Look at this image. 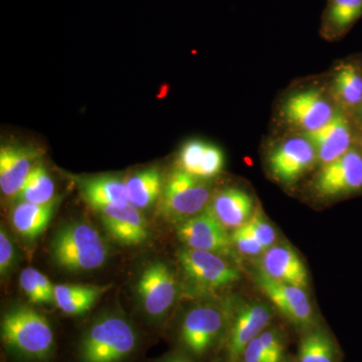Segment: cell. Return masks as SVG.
Wrapping results in <instances>:
<instances>
[{
    "mask_svg": "<svg viewBox=\"0 0 362 362\" xmlns=\"http://www.w3.org/2000/svg\"><path fill=\"white\" fill-rule=\"evenodd\" d=\"M54 263L66 271H92L107 259V247L99 233L87 223H69L57 232L52 242Z\"/></svg>",
    "mask_w": 362,
    "mask_h": 362,
    "instance_id": "6da1fadb",
    "label": "cell"
},
{
    "mask_svg": "<svg viewBox=\"0 0 362 362\" xmlns=\"http://www.w3.org/2000/svg\"><path fill=\"white\" fill-rule=\"evenodd\" d=\"M1 338L16 354L30 359H44L54 347V331L49 320L28 307H16L1 320Z\"/></svg>",
    "mask_w": 362,
    "mask_h": 362,
    "instance_id": "7a4b0ae2",
    "label": "cell"
},
{
    "mask_svg": "<svg viewBox=\"0 0 362 362\" xmlns=\"http://www.w3.org/2000/svg\"><path fill=\"white\" fill-rule=\"evenodd\" d=\"M135 330L125 319L107 316L90 325L80 344L82 362H121L134 350Z\"/></svg>",
    "mask_w": 362,
    "mask_h": 362,
    "instance_id": "3957f363",
    "label": "cell"
},
{
    "mask_svg": "<svg viewBox=\"0 0 362 362\" xmlns=\"http://www.w3.org/2000/svg\"><path fill=\"white\" fill-rule=\"evenodd\" d=\"M211 192L199 178L183 170L175 171L168 178L163 195L161 209L173 218L194 216L206 206Z\"/></svg>",
    "mask_w": 362,
    "mask_h": 362,
    "instance_id": "277c9868",
    "label": "cell"
},
{
    "mask_svg": "<svg viewBox=\"0 0 362 362\" xmlns=\"http://www.w3.org/2000/svg\"><path fill=\"white\" fill-rule=\"evenodd\" d=\"M178 261L187 277L202 287H226L240 279L239 272L214 252L187 247L178 252Z\"/></svg>",
    "mask_w": 362,
    "mask_h": 362,
    "instance_id": "5b68a950",
    "label": "cell"
},
{
    "mask_svg": "<svg viewBox=\"0 0 362 362\" xmlns=\"http://www.w3.org/2000/svg\"><path fill=\"white\" fill-rule=\"evenodd\" d=\"M317 194L335 197L362 188V154L350 149L337 160L325 164L314 182Z\"/></svg>",
    "mask_w": 362,
    "mask_h": 362,
    "instance_id": "8992f818",
    "label": "cell"
},
{
    "mask_svg": "<svg viewBox=\"0 0 362 362\" xmlns=\"http://www.w3.org/2000/svg\"><path fill=\"white\" fill-rule=\"evenodd\" d=\"M256 282L272 303L293 324L299 327L310 325L313 309L304 289L275 280L262 271L257 273Z\"/></svg>",
    "mask_w": 362,
    "mask_h": 362,
    "instance_id": "52a82bcc",
    "label": "cell"
},
{
    "mask_svg": "<svg viewBox=\"0 0 362 362\" xmlns=\"http://www.w3.org/2000/svg\"><path fill=\"white\" fill-rule=\"evenodd\" d=\"M177 235L187 247L214 254H228L233 247L232 238L209 209L181 223Z\"/></svg>",
    "mask_w": 362,
    "mask_h": 362,
    "instance_id": "ba28073f",
    "label": "cell"
},
{
    "mask_svg": "<svg viewBox=\"0 0 362 362\" xmlns=\"http://www.w3.org/2000/svg\"><path fill=\"white\" fill-rule=\"evenodd\" d=\"M137 292L143 308L150 316L165 314L176 298V283L173 273L163 263L150 264L140 276Z\"/></svg>",
    "mask_w": 362,
    "mask_h": 362,
    "instance_id": "9c48e42d",
    "label": "cell"
},
{
    "mask_svg": "<svg viewBox=\"0 0 362 362\" xmlns=\"http://www.w3.org/2000/svg\"><path fill=\"white\" fill-rule=\"evenodd\" d=\"M332 105L317 90L295 93L282 108L284 120L305 133L319 129L335 115Z\"/></svg>",
    "mask_w": 362,
    "mask_h": 362,
    "instance_id": "30bf717a",
    "label": "cell"
},
{
    "mask_svg": "<svg viewBox=\"0 0 362 362\" xmlns=\"http://www.w3.org/2000/svg\"><path fill=\"white\" fill-rule=\"evenodd\" d=\"M317 159L315 149L306 137H293L272 150L269 166L282 182H294L305 175Z\"/></svg>",
    "mask_w": 362,
    "mask_h": 362,
    "instance_id": "8fae6325",
    "label": "cell"
},
{
    "mask_svg": "<svg viewBox=\"0 0 362 362\" xmlns=\"http://www.w3.org/2000/svg\"><path fill=\"white\" fill-rule=\"evenodd\" d=\"M107 232L120 244L134 246L148 238L146 221L130 202L110 204L96 209Z\"/></svg>",
    "mask_w": 362,
    "mask_h": 362,
    "instance_id": "7c38bea8",
    "label": "cell"
},
{
    "mask_svg": "<svg viewBox=\"0 0 362 362\" xmlns=\"http://www.w3.org/2000/svg\"><path fill=\"white\" fill-rule=\"evenodd\" d=\"M223 325V314L211 306L197 307L188 312L181 326V340L188 350L201 354L211 349Z\"/></svg>",
    "mask_w": 362,
    "mask_h": 362,
    "instance_id": "4fadbf2b",
    "label": "cell"
},
{
    "mask_svg": "<svg viewBox=\"0 0 362 362\" xmlns=\"http://www.w3.org/2000/svg\"><path fill=\"white\" fill-rule=\"evenodd\" d=\"M315 149L317 159L325 165L346 153L351 146V130L341 114H335L329 122L319 129L305 133Z\"/></svg>",
    "mask_w": 362,
    "mask_h": 362,
    "instance_id": "5bb4252c",
    "label": "cell"
},
{
    "mask_svg": "<svg viewBox=\"0 0 362 362\" xmlns=\"http://www.w3.org/2000/svg\"><path fill=\"white\" fill-rule=\"evenodd\" d=\"M271 319L270 309L263 303L254 302L240 309L233 321L230 333L228 344L230 361H237L243 356L247 344L263 332Z\"/></svg>",
    "mask_w": 362,
    "mask_h": 362,
    "instance_id": "9a60e30c",
    "label": "cell"
},
{
    "mask_svg": "<svg viewBox=\"0 0 362 362\" xmlns=\"http://www.w3.org/2000/svg\"><path fill=\"white\" fill-rule=\"evenodd\" d=\"M269 277L306 289L308 286V272L302 259L290 247H271L264 252L261 259V270Z\"/></svg>",
    "mask_w": 362,
    "mask_h": 362,
    "instance_id": "2e32d148",
    "label": "cell"
},
{
    "mask_svg": "<svg viewBox=\"0 0 362 362\" xmlns=\"http://www.w3.org/2000/svg\"><path fill=\"white\" fill-rule=\"evenodd\" d=\"M209 209L225 228H237L252 218L254 202L244 190L228 188L214 197Z\"/></svg>",
    "mask_w": 362,
    "mask_h": 362,
    "instance_id": "e0dca14e",
    "label": "cell"
},
{
    "mask_svg": "<svg viewBox=\"0 0 362 362\" xmlns=\"http://www.w3.org/2000/svg\"><path fill=\"white\" fill-rule=\"evenodd\" d=\"M28 152L16 147L2 146L0 150V188L6 197H18L32 171Z\"/></svg>",
    "mask_w": 362,
    "mask_h": 362,
    "instance_id": "ac0fdd59",
    "label": "cell"
},
{
    "mask_svg": "<svg viewBox=\"0 0 362 362\" xmlns=\"http://www.w3.org/2000/svg\"><path fill=\"white\" fill-rule=\"evenodd\" d=\"M54 209V201L45 204L21 202L13 209L11 223L21 235L26 239H35L49 226Z\"/></svg>",
    "mask_w": 362,
    "mask_h": 362,
    "instance_id": "d6986e66",
    "label": "cell"
},
{
    "mask_svg": "<svg viewBox=\"0 0 362 362\" xmlns=\"http://www.w3.org/2000/svg\"><path fill=\"white\" fill-rule=\"evenodd\" d=\"M86 201L95 209L128 202L126 182L114 176H100L82 183Z\"/></svg>",
    "mask_w": 362,
    "mask_h": 362,
    "instance_id": "ffe728a7",
    "label": "cell"
},
{
    "mask_svg": "<svg viewBox=\"0 0 362 362\" xmlns=\"http://www.w3.org/2000/svg\"><path fill=\"white\" fill-rule=\"evenodd\" d=\"M106 289L95 286L57 285L54 286V304L68 315H82Z\"/></svg>",
    "mask_w": 362,
    "mask_h": 362,
    "instance_id": "44dd1931",
    "label": "cell"
},
{
    "mask_svg": "<svg viewBox=\"0 0 362 362\" xmlns=\"http://www.w3.org/2000/svg\"><path fill=\"white\" fill-rule=\"evenodd\" d=\"M162 180L159 170L145 169L126 181L128 202L139 209H146L156 202L161 194Z\"/></svg>",
    "mask_w": 362,
    "mask_h": 362,
    "instance_id": "7402d4cb",
    "label": "cell"
},
{
    "mask_svg": "<svg viewBox=\"0 0 362 362\" xmlns=\"http://www.w3.org/2000/svg\"><path fill=\"white\" fill-rule=\"evenodd\" d=\"M335 97L349 108L362 104V77L356 66L343 64L337 69L333 80Z\"/></svg>",
    "mask_w": 362,
    "mask_h": 362,
    "instance_id": "603a6c76",
    "label": "cell"
},
{
    "mask_svg": "<svg viewBox=\"0 0 362 362\" xmlns=\"http://www.w3.org/2000/svg\"><path fill=\"white\" fill-rule=\"evenodd\" d=\"M54 183L47 169L37 165L33 168L25 185L18 194L21 202L45 204L54 202Z\"/></svg>",
    "mask_w": 362,
    "mask_h": 362,
    "instance_id": "cb8c5ba5",
    "label": "cell"
},
{
    "mask_svg": "<svg viewBox=\"0 0 362 362\" xmlns=\"http://www.w3.org/2000/svg\"><path fill=\"white\" fill-rule=\"evenodd\" d=\"M362 14V0H329L325 14L328 30L342 32Z\"/></svg>",
    "mask_w": 362,
    "mask_h": 362,
    "instance_id": "d4e9b609",
    "label": "cell"
},
{
    "mask_svg": "<svg viewBox=\"0 0 362 362\" xmlns=\"http://www.w3.org/2000/svg\"><path fill=\"white\" fill-rule=\"evenodd\" d=\"M20 284L33 303H54V286L40 271L33 268L25 269L21 274Z\"/></svg>",
    "mask_w": 362,
    "mask_h": 362,
    "instance_id": "484cf974",
    "label": "cell"
},
{
    "mask_svg": "<svg viewBox=\"0 0 362 362\" xmlns=\"http://www.w3.org/2000/svg\"><path fill=\"white\" fill-rule=\"evenodd\" d=\"M299 362H334V345L325 333L314 331L302 339Z\"/></svg>",
    "mask_w": 362,
    "mask_h": 362,
    "instance_id": "4316f807",
    "label": "cell"
},
{
    "mask_svg": "<svg viewBox=\"0 0 362 362\" xmlns=\"http://www.w3.org/2000/svg\"><path fill=\"white\" fill-rule=\"evenodd\" d=\"M206 145L207 143L201 140H190L185 143L180 154V170L197 177Z\"/></svg>",
    "mask_w": 362,
    "mask_h": 362,
    "instance_id": "83f0119b",
    "label": "cell"
},
{
    "mask_svg": "<svg viewBox=\"0 0 362 362\" xmlns=\"http://www.w3.org/2000/svg\"><path fill=\"white\" fill-rule=\"evenodd\" d=\"M250 233L256 238L259 244L265 247L266 251L273 246L276 240V232L273 226L270 225L259 214H254L244 225Z\"/></svg>",
    "mask_w": 362,
    "mask_h": 362,
    "instance_id": "f1b7e54d",
    "label": "cell"
},
{
    "mask_svg": "<svg viewBox=\"0 0 362 362\" xmlns=\"http://www.w3.org/2000/svg\"><path fill=\"white\" fill-rule=\"evenodd\" d=\"M230 238H232L233 246H235L243 254L257 256L266 252L265 247L259 244L244 225L235 228Z\"/></svg>",
    "mask_w": 362,
    "mask_h": 362,
    "instance_id": "f546056e",
    "label": "cell"
},
{
    "mask_svg": "<svg viewBox=\"0 0 362 362\" xmlns=\"http://www.w3.org/2000/svg\"><path fill=\"white\" fill-rule=\"evenodd\" d=\"M223 166V154L218 147L207 143L204 158L199 168V178L213 177L218 175Z\"/></svg>",
    "mask_w": 362,
    "mask_h": 362,
    "instance_id": "4dcf8cb0",
    "label": "cell"
},
{
    "mask_svg": "<svg viewBox=\"0 0 362 362\" xmlns=\"http://www.w3.org/2000/svg\"><path fill=\"white\" fill-rule=\"evenodd\" d=\"M259 339L263 343L267 354L271 362H283L284 359V347L280 337L275 331H263L259 335Z\"/></svg>",
    "mask_w": 362,
    "mask_h": 362,
    "instance_id": "1f68e13d",
    "label": "cell"
},
{
    "mask_svg": "<svg viewBox=\"0 0 362 362\" xmlns=\"http://www.w3.org/2000/svg\"><path fill=\"white\" fill-rule=\"evenodd\" d=\"M14 259V247L6 230L1 228L0 230V274L7 275L13 266Z\"/></svg>",
    "mask_w": 362,
    "mask_h": 362,
    "instance_id": "d6a6232c",
    "label": "cell"
},
{
    "mask_svg": "<svg viewBox=\"0 0 362 362\" xmlns=\"http://www.w3.org/2000/svg\"><path fill=\"white\" fill-rule=\"evenodd\" d=\"M242 357L243 362H271L259 337L247 344Z\"/></svg>",
    "mask_w": 362,
    "mask_h": 362,
    "instance_id": "836d02e7",
    "label": "cell"
},
{
    "mask_svg": "<svg viewBox=\"0 0 362 362\" xmlns=\"http://www.w3.org/2000/svg\"><path fill=\"white\" fill-rule=\"evenodd\" d=\"M165 362H189L187 361H183V359H171V361H165Z\"/></svg>",
    "mask_w": 362,
    "mask_h": 362,
    "instance_id": "e575fe53",
    "label": "cell"
}]
</instances>
